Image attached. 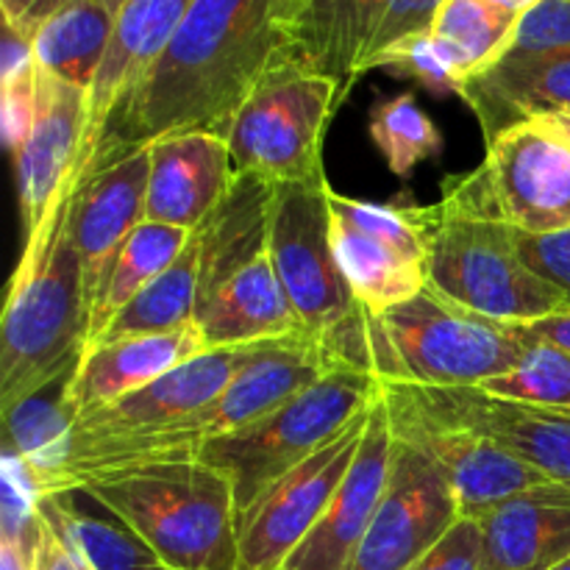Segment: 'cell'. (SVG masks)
Returning a JSON list of instances; mask_svg holds the SVG:
<instances>
[{
    "label": "cell",
    "instance_id": "5",
    "mask_svg": "<svg viewBox=\"0 0 570 570\" xmlns=\"http://www.w3.org/2000/svg\"><path fill=\"white\" fill-rule=\"evenodd\" d=\"M65 493L87 495L126 523L170 570H237L232 482L200 460L111 468L76 479Z\"/></svg>",
    "mask_w": 570,
    "mask_h": 570
},
{
    "label": "cell",
    "instance_id": "43",
    "mask_svg": "<svg viewBox=\"0 0 570 570\" xmlns=\"http://www.w3.org/2000/svg\"><path fill=\"white\" fill-rule=\"evenodd\" d=\"M534 122L546 126L549 131H554L557 137H562L570 145V115H546V117H534Z\"/></svg>",
    "mask_w": 570,
    "mask_h": 570
},
{
    "label": "cell",
    "instance_id": "16",
    "mask_svg": "<svg viewBox=\"0 0 570 570\" xmlns=\"http://www.w3.org/2000/svg\"><path fill=\"white\" fill-rule=\"evenodd\" d=\"M254 345L204 351V354L193 356V360L178 365L176 371L165 373L156 382L134 390V393L122 395V399L111 401L100 410L76 417L70 449L100 443V440L154 432V429L170 426V423L195 415L232 384V379L237 376Z\"/></svg>",
    "mask_w": 570,
    "mask_h": 570
},
{
    "label": "cell",
    "instance_id": "30",
    "mask_svg": "<svg viewBox=\"0 0 570 570\" xmlns=\"http://www.w3.org/2000/svg\"><path fill=\"white\" fill-rule=\"evenodd\" d=\"M198 276H200V237L193 234L184 254L142 289L100 337L89 345L117 343L131 337H154V334L181 332L195 326V306H198ZM87 345V348H89Z\"/></svg>",
    "mask_w": 570,
    "mask_h": 570
},
{
    "label": "cell",
    "instance_id": "23",
    "mask_svg": "<svg viewBox=\"0 0 570 570\" xmlns=\"http://www.w3.org/2000/svg\"><path fill=\"white\" fill-rule=\"evenodd\" d=\"M195 328L206 351L239 348L301 332V321L273 267L271 248L212 289L195 306Z\"/></svg>",
    "mask_w": 570,
    "mask_h": 570
},
{
    "label": "cell",
    "instance_id": "41",
    "mask_svg": "<svg viewBox=\"0 0 570 570\" xmlns=\"http://www.w3.org/2000/svg\"><path fill=\"white\" fill-rule=\"evenodd\" d=\"M523 334L534 340H543V343L557 345L566 354H570V309L566 312H554L549 317H540V321L532 323H515Z\"/></svg>",
    "mask_w": 570,
    "mask_h": 570
},
{
    "label": "cell",
    "instance_id": "3",
    "mask_svg": "<svg viewBox=\"0 0 570 570\" xmlns=\"http://www.w3.org/2000/svg\"><path fill=\"white\" fill-rule=\"evenodd\" d=\"M81 170L26 237L0 317V415L72 376L87 348L89 301L70 234Z\"/></svg>",
    "mask_w": 570,
    "mask_h": 570
},
{
    "label": "cell",
    "instance_id": "9",
    "mask_svg": "<svg viewBox=\"0 0 570 570\" xmlns=\"http://www.w3.org/2000/svg\"><path fill=\"white\" fill-rule=\"evenodd\" d=\"M379 393L395 438L415 445L445 473L462 518L479 521L515 495L554 484L488 434L434 410L412 384H379Z\"/></svg>",
    "mask_w": 570,
    "mask_h": 570
},
{
    "label": "cell",
    "instance_id": "21",
    "mask_svg": "<svg viewBox=\"0 0 570 570\" xmlns=\"http://www.w3.org/2000/svg\"><path fill=\"white\" fill-rule=\"evenodd\" d=\"M415 387V384H412ZM443 415L488 434L523 462L570 490V415L495 401L479 390L417 387Z\"/></svg>",
    "mask_w": 570,
    "mask_h": 570
},
{
    "label": "cell",
    "instance_id": "17",
    "mask_svg": "<svg viewBox=\"0 0 570 570\" xmlns=\"http://www.w3.org/2000/svg\"><path fill=\"white\" fill-rule=\"evenodd\" d=\"M89 122V89L67 83L37 67V104L26 139L14 150L26 237L39 228L48 209L81 161Z\"/></svg>",
    "mask_w": 570,
    "mask_h": 570
},
{
    "label": "cell",
    "instance_id": "14",
    "mask_svg": "<svg viewBox=\"0 0 570 570\" xmlns=\"http://www.w3.org/2000/svg\"><path fill=\"white\" fill-rule=\"evenodd\" d=\"M495 212L515 232L570 228V145L527 120L488 139L482 165Z\"/></svg>",
    "mask_w": 570,
    "mask_h": 570
},
{
    "label": "cell",
    "instance_id": "24",
    "mask_svg": "<svg viewBox=\"0 0 570 570\" xmlns=\"http://www.w3.org/2000/svg\"><path fill=\"white\" fill-rule=\"evenodd\" d=\"M204 351V340L195 326L170 334H154V337L89 345L83 348L72 376L67 379V406L72 417L87 415L156 382Z\"/></svg>",
    "mask_w": 570,
    "mask_h": 570
},
{
    "label": "cell",
    "instance_id": "19",
    "mask_svg": "<svg viewBox=\"0 0 570 570\" xmlns=\"http://www.w3.org/2000/svg\"><path fill=\"white\" fill-rule=\"evenodd\" d=\"M195 0H126L115 14L104 67L89 89V122L78 170H87L104 145L111 117L120 111L159 61Z\"/></svg>",
    "mask_w": 570,
    "mask_h": 570
},
{
    "label": "cell",
    "instance_id": "34",
    "mask_svg": "<svg viewBox=\"0 0 570 570\" xmlns=\"http://www.w3.org/2000/svg\"><path fill=\"white\" fill-rule=\"evenodd\" d=\"M371 139L390 170L401 178L412 176L421 161L434 159L443 148V134L410 92L379 100L373 106Z\"/></svg>",
    "mask_w": 570,
    "mask_h": 570
},
{
    "label": "cell",
    "instance_id": "38",
    "mask_svg": "<svg viewBox=\"0 0 570 570\" xmlns=\"http://www.w3.org/2000/svg\"><path fill=\"white\" fill-rule=\"evenodd\" d=\"M382 67L417 78V81L426 83L434 92H460V87H456V81L451 78V72L445 70V65L440 61L429 33L426 37H417L412 39V42L401 45L399 50H393V53L382 61Z\"/></svg>",
    "mask_w": 570,
    "mask_h": 570
},
{
    "label": "cell",
    "instance_id": "32",
    "mask_svg": "<svg viewBox=\"0 0 570 570\" xmlns=\"http://www.w3.org/2000/svg\"><path fill=\"white\" fill-rule=\"evenodd\" d=\"M65 390L67 382L61 384L56 395H48V387L45 393L17 404L14 410L3 412L6 449H11L26 462L37 488L53 479L67 462V456H70L76 417L67 406Z\"/></svg>",
    "mask_w": 570,
    "mask_h": 570
},
{
    "label": "cell",
    "instance_id": "12",
    "mask_svg": "<svg viewBox=\"0 0 570 570\" xmlns=\"http://www.w3.org/2000/svg\"><path fill=\"white\" fill-rule=\"evenodd\" d=\"M367 417L371 410L362 412L337 440L267 490L259 504L239 521L237 570H278L304 543L343 488L360 454Z\"/></svg>",
    "mask_w": 570,
    "mask_h": 570
},
{
    "label": "cell",
    "instance_id": "42",
    "mask_svg": "<svg viewBox=\"0 0 570 570\" xmlns=\"http://www.w3.org/2000/svg\"><path fill=\"white\" fill-rule=\"evenodd\" d=\"M33 549H37V532L28 538L0 534V570H33Z\"/></svg>",
    "mask_w": 570,
    "mask_h": 570
},
{
    "label": "cell",
    "instance_id": "8",
    "mask_svg": "<svg viewBox=\"0 0 570 570\" xmlns=\"http://www.w3.org/2000/svg\"><path fill=\"white\" fill-rule=\"evenodd\" d=\"M343 87L309 70L295 56L278 61L245 98L228 128L234 176L267 184H304L326 178L323 139Z\"/></svg>",
    "mask_w": 570,
    "mask_h": 570
},
{
    "label": "cell",
    "instance_id": "44",
    "mask_svg": "<svg viewBox=\"0 0 570 570\" xmlns=\"http://www.w3.org/2000/svg\"><path fill=\"white\" fill-rule=\"evenodd\" d=\"M100 3H104L106 9H109V11H115V14H117V11L122 9V3H126V0H100Z\"/></svg>",
    "mask_w": 570,
    "mask_h": 570
},
{
    "label": "cell",
    "instance_id": "2",
    "mask_svg": "<svg viewBox=\"0 0 570 570\" xmlns=\"http://www.w3.org/2000/svg\"><path fill=\"white\" fill-rule=\"evenodd\" d=\"M334 367H354L379 384L471 390L512 371L523 340L510 323L451 304L434 289L384 312H356L321 340Z\"/></svg>",
    "mask_w": 570,
    "mask_h": 570
},
{
    "label": "cell",
    "instance_id": "1",
    "mask_svg": "<svg viewBox=\"0 0 570 570\" xmlns=\"http://www.w3.org/2000/svg\"><path fill=\"white\" fill-rule=\"evenodd\" d=\"M298 11L301 0H195L159 61L111 117L95 159L170 134L226 137L245 98L293 56Z\"/></svg>",
    "mask_w": 570,
    "mask_h": 570
},
{
    "label": "cell",
    "instance_id": "22",
    "mask_svg": "<svg viewBox=\"0 0 570 570\" xmlns=\"http://www.w3.org/2000/svg\"><path fill=\"white\" fill-rule=\"evenodd\" d=\"M460 98L476 115L484 139L546 115H570V50L507 53L462 83Z\"/></svg>",
    "mask_w": 570,
    "mask_h": 570
},
{
    "label": "cell",
    "instance_id": "7",
    "mask_svg": "<svg viewBox=\"0 0 570 570\" xmlns=\"http://www.w3.org/2000/svg\"><path fill=\"white\" fill-rule=\"evenodd\" d=\"M379 382L354 367H334L262 421L200 445L195 460L232 482L237 527L262 495L337 440L373 406Z\"/></svg>",
    "mask_w": 570,
    "mask_h": 570
},
{
    "label": "cell",
    "instance_id": "11",
    "mask_svg": "<svg viewBox=\"0 0 570 570\" xmlns=\"http://www.w3.org/2000/svg\"><path fill=\"white\" fill-rule=\"evenodd\" d=\"M328 206L340 271L362 309L384 312L429 287L426 239L415 206L367 204L334 189Z\"/></svg>",
    "mask_w": 570,
    "mask_h": 570
},
{
    "label": "cell",
    "instance_id": "35",
    "mask_svg": "<svg viewBox=\"0 0 570 570\" xmlns=\"http://www.w3.org/2000/svg\"><path fill=\"white\" fill-rule=\"evenodd\" d=\"M570 50V0H538L523 11L510 53Z\"/></svg>",
    "mask_w": 570,
    "mask_h": 570
},
{
    "label": "cell",
    "instance_id": "13",
    "mask_svg": "<svg viewBox=\"0 0 570 570\" xmlns=\"http://www.w3.org/2000/svg\"><path fill=\"white\" fill-rule=\"evenodd\" d=\"M460 518V504L445 473L415 445L395 438L387 488L351 570L412 568Z\"/></svg>",
    "mask_w": 570,
    "mask_h": 570
},
{
    "label": "cell",
    "instance_id": "20",
    "mask_svg": "<svg viewBox=\"0 0 570 570\" xmlns=\"http://www.w3.org/2000/svg\"><path fill=\"white\" fill-rule=\"evenodd\" d=\"M228 139L217 131H184L150 142L145 220L198 232L234 187Z\"/></svg>",
    "mask_w": 570,
    "mask_h": 570
},
{
    "label": "cell",
    "instance_id": "6",
    "mask_svg": "<svg viewBox=\"0 0 570 570\" xmlns=\"http://www.w3.org/2000/svg\"><path fill=\"white\" fill-rule=\"evenodd\" d=\"M328 371H334V362L328 360L321 340L309 334H289V337L256 343L232 384L209 406L154 432L76 445L70 449L61 471L39 488V495L65 493L67 484L76 479L111 468L195 460L200 445L262 421L306 387L321 382Z\"/></svg>",
    "mask_w": 570,
    "mask_h": 570
},
{
    "label": "cell",
    "instance_id": "33",
    "mask_svg": "<svg viewBox=\"0 0 570 570\" xmlns=\"http://www.w3.org/2000/svg\"><path fill=\"white\" fill-rule=\"evenodd\" d=\"M515 332L523 340L521 362L473 390L507 404L570 415V354L543 340L529 337L518 326Z\"/></svg>",
    "mask_w": 570,
    "mask_h": 570
},
{
    "label": "cell",
    "instance_id": "45",
    "mask_svg": "<svg viewBox=\"0 0 570 570\" xmlns=\"http://www.w3.org/2000/svg\"><path fill=\"white\" fill-rule=\"evenodd\" d=\"M551 570H570V557H568L566 562H560V566H554Z\"/></svg>",
    "mask_w": 570,
    "mask_h": 570
},
{
    "label": "cell",
    "instance_id": "36",
    "mask_svg": "<svg viewBox=\"0 0 570 570\" xmlns=\"http://www.w3.org/2000/svg\"><path fill=\"white\" fill-rule=\"evenodd\" d=\"M515 245L523 265L546 284L560 289L570 304V228L554 234L515 232Z\"/></svg>",
    "mask_w": 570,
    "mask_h": 570
},
{
    "label": "cell",
    "instance_id": "29",
    "mask_svg": "<svg viewBox=\"0 0 570 570\" xmlns=\"http://www.w3.org/2000/svg\"><path fill=\"white\" fill-rule=\"evenodd\" d=\"M193 234L195 232L165 226V223L145 220L142 226H137V232L126 239L120 254L106 271L104 284L95 295L87 323V345L95 343L100 332L184 254Z\"/></svg>",
    "mask_w": 570,
    "mask_h": 570
},
{
    "label": "cell",
    "instance_id": "28",
    "mask_svg": "<svg viewBox=\"0 0 570 570\" xmlns=\"http://www.w3.org/2000/svg\"><path fill=\"white\" fill-rule=\"evenodd\" d=\"M115 31V11L100 0H65L33 33V61L39 70L92 89Z\"/></svg>",
    "mask_w": 570,
    "mask_h": 570
},
{
    "label": "cell",
    "instance_id": "40",
    "mask_svg": "<svg viewBox=\"0 0 570 570\" xmlns=\"http://www.w3.org/2000/svg\"><path fill=\"white\" fill-rule=\"evenodd\" d=\"M65 0H0V14H3V26L11 31L22 33L33 42L37 28L53 14Z\"/></svg>",
    "mask_w": 570,
    "mask_h": 570
},
{
    "label": "cell",
    "instance_id": "37",
    "mask_svg": "<svg viewBox=\"0 0 570 570\" xmlns=\"http://www.w3.org/2000/svg\"><path fill=\"white\" fill-rule=\"evenodd\" d=\"M406 570H484V538L476 518H460L426 557Z\"/></svg>",
    "mask_w": 570,
    "mask_h": 570
},
{
    "label": "cell",
    "instance_id": "25",
    "mask_svg": "<svg viewBox=\"0 0 570 570\" xmlns=\"http://www.w3.org/2000/svg\"><path fill=\"white\" fill-rule=\"evenodd\" d=\"M484 570H551L570 557V490H529L479 518Z\"/></svg>",
    "mask_w": 570,
    "mask_h": 570
},
{
    "label": "cell",
    "instance_id": "18",
    "mask_svg": "<svg viewBox=\"0 0 570 570\" xmlns=\"http://www.w3.org/2000/svg\"><path fill=\"white\" fill-rule=\"evenodd\" d=\"M393 426L382 393L373 401L360 454L321 521L278 570H351L393 468Z\"/></svg>",
    "mask_w": 570,
    "mask_h": 570
},
{
    "label": "cell",
    "instance_id": "10",
    "mask_svg": "<svg viewBox=\"0 0 570 570\" xmlns=\"http://www.w3.org/2000/svg\"><path fill=\"white\" fill-rule=\"evenodd\" d=\"M332 184H276L271 206L273 267L301 321V332L323 340L356 312V298L340 271L332 234Z\"/></svg>",
    "mask_w": 570,
    "mask_h": 570
},
{
    "label": "cell",
    "instance_id": "26",
    "mask_svg": "<svg viewBox=\"0 0 570 570\" xmlns=\"http://www.w3.org/2000/svg\"><path fill=\"white\" fill-rule=\"evenodd\" d=\"M395 0H301L293 56L348 92Z\"/></svg>",
    "mask_w": 570,
    "mask_h": 570
},
{
    "label": "cell",
    "instance_id": "31",
    "mask_svg": "<svg viewBox=\"0 0 570 570\" xmlns=\"http://www.w3.org/2000/svg\"><path fill=\"white\" fill-rule=\"evenodd\" d=\"M37 510L92 570H170L126 523L100 521L78 512L70 504V493L39 495Z\"/></svg>",
    "mask_w": 570,
    "mask_h": 570
},
{
    "label": "cell",
    "instance_id": "39",
    "mask_svg": "<svg viewBox=\"0 0 570 570\" xmlns=\"http://www.w3.org/2000/svg\"><path fill=\"white\" fill-rule=\"evenodd\" d=\"M37 549H33V570H92L76 549L53 529V523L37 510Z\"/></svg>",
    "mask_w": 570,
    "mask_h": 570
},
{
    "label": "cell",
    "instance_id": "4",
    "mask_svg": "<svg viewBox=\"0 0 570 570\" xmlns=\"http://www.w3.org/2000/svg\"><path fill=\"white\" fill-rule=\"evenodd\" d=\"M426 239L429 289L499 323H532L570 309L568 298L523 265L515 228L490 198L482 167L443 184L434 206H415Z\"/></svg>",
    "mask_w": 570,
    "mask_h": 570
},
{
    "label": "cell",
    "instance_id": "27",
    "mask_svg": "<svg viewBox=\"0 0 570 570\" xmlns=\"http://www.w3.org/2000/svg\"><path fill=\"white\" fill-rule=\"evenodd\" d=\"M521 17L523 11L499 0H445L440 6L429 39L456 87L510 53Z\"/></svg>",
    "mask_w": 570,
    "mask_h": 570
},
{
    "label": "cell",
    "instance_id": "15",
    "mask_svg": "<svg viewBox=\"0 0 570 570\" xmlns=\"http://www.w3.org/2000/svg\"><path fill=\"white\" fill-rule=\"evenodd\" d=\"M150 181V145L115 150L81 170L70 217L72 245L83 271L89 309L106 271L145 223Z\"/></svg>",
    "mask_w": 570,
    "mask_h": 570
}]
</instances>
